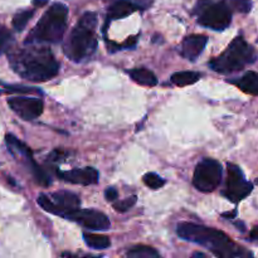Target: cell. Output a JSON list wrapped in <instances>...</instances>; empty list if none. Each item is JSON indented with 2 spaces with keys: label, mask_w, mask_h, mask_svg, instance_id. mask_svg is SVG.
I'll list each match as a JSON object with an SVG mask.
<instances>
[{
  "label": "cell",
  "mask_w": 258,
  "mask_h": 258,
  "mask_svg": "<svg viewBox=\"0 0 258 258\" xmlns=\"http://www.w3.org/2000/svg\"><path fill=\"white\" fill-rule=\"evenodd\" d=\"M227 173L228 175H227L226 189L222 194L233 203H238L251 194L253 185L251 181L246 180L243 171L236 164L229 163L227 165Z\"/></svg>",
  "instance_id": "9c48e42d"
},
{
  "label": "cell",
  "mask_w": 258,
  "mask_h": 258,
  "mask_svg": "<svg viewBox=\"0 0 258 258\" xmlns=\"http://www.w3.org/2000/svg\"><path fill=\"white\" fill-rule=\"evenodd\" d=\"M48 3V0H33V4L35 5V7H43V5H45Z\"/></svg>",
  "instance_id": "83f0119b"
},
{
  "label": "cell",
  "mask_w": 258,
  "mask_h": 258,
  "mask_svg": "<svg viewBox=\"0 0 258 258\" xmlns=\"http://www.w3.org/2000/svg\"><path fill=\"white\" fill-rule=\"evenodd\" d=\"M13 35L5 27L0 25V54L7 52L13 44Z\"/></svg>",
  "instance_id": "d4e9b609"
},
{
  "label": "cell",
  "mask_w": 258,
  "mask_h": 258,
  "mask_svg": "<svg viewBox=\"0 0 258 258\" xmlns=\"http://www.w3.org/2000/svg\"><path fill=\"white\" fill-rule=\"evenodd\" d=\"M202 75L194 71H183V72H176L171 76V83L178 87H185V86L193 85L201 80Z\"/></svg>",
  "instance_id": "ac0fdd59"
},
{
  "label": "cell",
  "mask_w": 258,
  "mask_h": 258,
  "mask_svg": "<svg viewBox=\"0 0 258 258\" xmlns=\"http://www.w3.org/2000/svg\"><path fill=\"white\" fill-rule=\"evenodd\" d=\"M138 202V198L136 196H131L127 197V198L122 199V201H118L113 203V208H115L116 212H120V213H123V212H127L128 209L133 208L134 206Z\"/></svg>",
  "instance_id": "484cf974"
},
{
  "label": "cell",
  "mask_w": 258,
  "mask_h": 258,
  "mask_svg": "<svg viewBox=\"0 0 258 258\" xmlns=\"http://www.w3.org/2000/svg\"><path fill=\"white\" fill-rule=\"evenodd\" d=\"M5 141H7L8 149H9L10 153H12L14 156H19V158H22L23 160L27 163V165L29 166L30 171H32L33 178L35 179V181H37L39 185L49 186L50 184H52V179H50V176L48 175V174L45 173V171L43 170L37 163H35L34 159H33L32 150H30L24 143L18 140V139L15 138L14 135H12V134H8V135L5 136Z\"/></svg>",
  "instance_id": "30bf717a"
},
{
  "label": "cell",
  "mask_w": 258,
  "mask_h": 258,
  "mask_svg": "<svg viewBox=\"0 0 258 258\" xmlns=\"http://www.w3.org/2000/svg\"><path fill=\"white\" fill-rule=\"evenodd\" d=\"M68 9L62 3H55L43 14L24 43H59L67 27Z\"/></svg>",
  "instance_id": "277c9868"
},
{
  "label": "cell",
  "mask_w": 258,
  "mask_h": 258,
  "mask_svg": "<svg viewBox=\"0 0 258 258\" xmlns=\"http://www.w3.org/2000/svg\"><path fill=\"white\" fill-rule=\"evenodd\" d=\"M8 55L13 71L32 82H45L59 71L52 50L38 43H25L24 47L12 50Z\"/></svg>",
  "instance_id": "6da1fadb"
},
{
  "label": "cell",
  "mask_w": 258,
  "mask_h": 258,
  "mask_svg": "<svg viewBox=\"0 0 258 258\" xmlns=\"http://www.w3.org/2000/svg\"><path fill=\"white\" fill-rule=\"evenodd\" d=\"M128 75L136 83L141 86L154 87V86L158 85L156 76L150 70H146V68H134V70L128 71Z\"/></svg>",
  "instance_id": "e0dca14e"
},
{
  "label": "cell",
  "mask_w": 258,
  "mask_h": 258,
  "mask_svg": "<svg viewBox=\"0 0 258 258\" xmlns=\"http://www.w3.org/2000/svg\"><path fill=\"white\" fill-rule=\"evenodd\" d=\"M97 15L87 12L80 18L76 27L71 32L63 50L66 55L73 62H83L91 58L97 49V37H96Z\"/></svg>",
  "instance_id": "3957f363"
},
{
  "label": "cell",
  "mask_w": 258,
  "mask_h": 258,
  "mask_svg": "<svg viewBox=\"0 0 258 258\" xmlns=\"http://www.w3.org/2000/svg\"><path fill=\"white\" fill-rule=\"evenodd\" d=\"M38 204L48 213L67 219L73 212L80 209L81 199L75 193L59 190L53 194H40L38 197Z\"/></svg>",
  "instance_id": "8992f818"
},
{
  "label": "cell",
  "mask_w": 258,
  "mask_h": 258,
  "mask_svg": "<svg viewBox=\"0 0 258 258\" xmlns=\"http://www.w3.org/2000/svg\"><path fill=\"white\" fill-rule=\"evenodd\" d=\"M34 15V10H24V12H20L18 14H15V17L13 18V28H14L17 32H22L25 27H27L28 22L32 19V17Z\"/></svg>",
  "instance_id": "44dd1931"
},
{
  "label": "cell",
  "mask_w": 258,
  "mask_h": 258,
  "mask_svg": "<svg viewBox=\"0 0 258 258\" xmlns=\"http://www.w3.org/2000/svg\"><path fill=\"white\" fill-rule=\"evenodd\" d=\"M105 197L108 202H115L117 199L118 193L115 188H107L105 191Z\"/></svg>",
  "instance_id": "4316f807"
},
{
  "label": "cell",
  "mask_w": 258,
  "mask_h": 258,
  "mask_svg": "<svg viewBox=\"0 0 258 258\" xmlns=\"http://www.w3.org/2000/svg\"><path fill=\"white\" fill-rule=\"evenodd\" d=\"M138 10V5L130 0H116L108 9V19H121L126 18Z\"/></svg>",
  "instance_id": "2e32d148"
},
{
  "label": "cell",
  "mask_w": 258,
  "mask_h": 258,
  "mask_svg": "<svg viewBox=\"0 0 258 258\" xmlns=\"http://www.w3.org/2000/svg\"><path fill=\"white\" fill-rule=\"evenodd\" d=\"M57 175L60 180H64L71 184H77V185H92L98 181V171L91 166L73 169V170L68 171L58 170Z\"/></svg>",
  "instance_id": "4fadbf2b"
},
{
  "label": "cell",
  "mask_w": 258,
  "mask_h": 258,
  "mask_svg": "<svg viewBox=\"0 0 258 258\" xmlns=\"http://www.w3.org/2000/svg\"><path fill=\"white\" fill-rule=\"evenodd\" d=\"M198 22L203 27L213 30H224L231 25L232 9L226 0L211 3L202 9Z\"/></svg>",
  "instance_id": "ba28073f"
},
{
  "label": "cell",
  "mask_w": 258,
  "mask_h": 258,
  "mask_svg": "<svg viewBox=\"0 0 258 258\" xmlns=\"http://www.w3.org/2000/svg\"><path fill=\"white\" fill-rule=\"evenodd\" d=\"M244 93L251 96H258V73L249 71V72L244 73L242 77L237 78V80L229 81Z\"/></svg>",
  "instance_id": "9a60e30c"
},
{
  "label": "cell",
  "mask_w": 258,
  "mask_h": 258,
  "mask_svg": "<svg viewBox=\"0 0 258 258\" xmlns=\"http://www.w3.org/2000/svg\"><path fill=\"white\" fill-rule=\"evenodd\" d=\"M8 105L20 118L25 121L35 120L43 112V101L37 97L15 96L8 100Z\"/></svg>",
  "instance_id": "8fae6325"
},
{
  "label": "cell",
  "mask_w": 258,
  "mask_h": 258,
  "mask_svg": "<svg viewBox=\"0 0 258 258\" xmlns=\"http://www.w3.org/2000/svg\"><path fill=\"white\" fill-rule=\"evenodd\" d=\"M143 180L148 188L154 189V190H156V189H160L161 186H164V184H165V180H164L160 175H158V174H155V173L145 174L143 178Z\"/></svg>",
  "instance_id": "cb8c5ba5"
},
{
  "label": "cell",
  "mask_w": 258,
  "mask_h": 258,
  "mask_svg": "<svg viewBox=\"0 0 258 258\" xmlns=\"http://www.w3.org/2000/svg\"><path fill=\"white\" fill-rule=\"evenodd\" d=\"M232 10L242 14H247L252 9V0H226Z\"/></svg>",
  "instance_id": "603a6c76"
},
{
  "label": "cell",
  "mask_w": 258,
  "mask_h": 258,
  "mask_svg": "<svg viewBox=\"0 0 258 258\" xmlns=\"http://www.w3.org/2000/svg\"><path fill=\"white\" fill-rule=\"evenodd\" d=\"M208 37L204 34H191L184 38L181 44V55L188 60H196L206 48Z\"/></svg>",
  "instance_id": "5bb4252c"
},
{
  "label": "cell",
  "mask_w": 258,
  "mask_h": 258,
  "mask_svg": "<svg viewBox=\"0 0 258 258\" xmlns=\"http://www.w3.org/2000/svg\"><path fill=\"white\" fill-rule=\"evenodd\" d=\"M223 168L217 160L206 158L197 165L193 176V185L203 193L216 190L222 181Z\"/></svg>",
  "instance_id": "52a82bcc"
},
{
  "label": "cell",
  "mask_w": 258,
  "mask_h": 258,
  "mask_svg": "<svg viewBox=\"0 0 258 258\" xmlns=\"http://www.w3.org/2000/svg\"><path fill=\"white\" fill-rule=\"evenodd\" d=\"M251 239H258V227H254L251 232Z\"/></svg>",
  "instance_id": "f1b7e54d"
},
{
  "label": "cell",
  "mask_w": 258,
  "mask_h": 258,
  "mask_svg": "<svg viewBox=\"0 0 258 258\" xmlns=\"http://www.w3.org/2000/svg\"><path fill=\"white\" fill-rule=\"evenodd\" d=\"M236 214H237V212L234 211V212H232V213H223V214H222V216H223V217H229V218H233V217H236Z\"/></svg>",
  "instance_id": "f546056e"
},
{
  "label": "cell",
  "mask_w": 258,
  "mask_h": 258,
  "mask_svg": "<svg viewBox=\"0 0 258 258\" xmlns=\"http://www.w3.org/2000/svg\"><path fill=\"white\" fill-rule=\"evenodd\" d=\"M0 93H42L37 88L19 85H4L0 83Z\"/></svg>",
  "instance_id": "7402d4cb"
},
{
  "label": "cell",
  "mask_w": 258,
  "mask_h": 258,
  "mask_svg": "<svg viewBox=\"0 0 258 258\" xmlns=\"http://www.w3.org/2000/svg\"><path fill=\"white\" fill-rule=\"evenodd\" d=\"M193 256L194 257H206V254H203V253H194Z\"/></svg>",
  "instance_id": "4dcf8cb0"
},
{
  "label": "cell",
  "mask_w": 258,
  "mask_h": 258,
  "mask_svg": "<svg viewBox=\"0 0 258 258\" xmlns=\"http://www.w3.org/2000/svg\"><path fill=\"white\" fill-rule=\"evenodd\" d=\"M67 219L92 231H107L111 226L106 214L93 209H77Z\"/></svg>",
  "instance_id": "7c38bea8"
},
{
  "label": "cell",
  "mask_w": 258,
  "mask_h": 258,
  "mask_svg": "<svg viewBox=\"0 0 258 258\" xmlns=\"http://www.w3.org/2000/svg\"><path fill=\"white\" fill-rule=\"evenodd\" d=\"M257 183H258V180H257Z\"/></svg>",
  "instance_id": "1f68e13d"
},
{
  "label": "cell",
  "mask_w": 258,
  "mask_h": 258,
  "mask_svg": "<svg viewBox=\"0 0 258 258\" xmlns=\"http://www.w3.org/2000/svg\"><path fill=\"white\" fill-rule=\"evenodd\" d=\"M83 241L92 249H106L111 246L110 238L101 234L83 233Z\"/></svg>",
  "instance_id": "d6986e66"
},
{
  "label": "cell",
  "mask_w": 258,
  "mask_h": 258,
  "mask_svg": "<svg viewBox=\"0 0 258 258\" xmlns=\"http://www.w3.org/2000/svg\"><path fill=\"white\" fill-rule=\"evenodd\" d=\"M126 256L131 258H156L160 257V253L153 247L135 246L126 253Z\"/></svg>",
  "instance_id": "ffe728a7"
},
{
  "label": "cell",
  "mask_w": 258,
  "mask_h": 258,
  "mask_svg": "<svg viewBox=\"0 0 258 258\" xmlns=\"http://www.w3.org/2000/svg\"><path fill=\"white\" fill-rule=\"evenodd\" d=\"M176 233L180 238L185 239V241L207 247L217 257L231 258L252 256L251 252L246 251L243 247H239L227 234H224L222 231H218V229L184 222L178 226Z\"/></svg>",
  "instance_id": "7a4b0ae2"
},
{
  "label": "cell",
  "mask_w": 258,
  "mask_h": 258,
  "mask_svg": "<svg viewBox=\"0 0 258 258\" xmlns=\"http://www.w3.org/2000/svg\"><path fill=\"white\" fill-rule=\"evenodd\" d=\"M257 59L256 50L244 40L243 37L238 35L231 42L222 54L209 62V67L222 75L238 72L246 66L252 64Z\"/></svg>",
  "instance_id": "5b68a950"
}]
</instances>
